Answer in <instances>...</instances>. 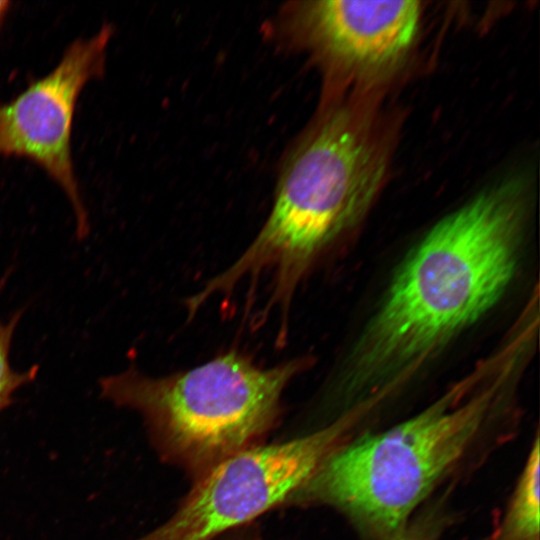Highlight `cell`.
Returning <instances> with one entry per match:
<instances>
[{
  "label": "cell",
  "instance_id": "obj_1",
  "mask_svg": "<svg viewBox=\"0 0 540 540\" xmlns=\"http://www.w3.org/2000/svg\"><path fill=\"white\" fill-rule=\"evenodd\" d=\"M524 218L516 192L498 188L438 222L399 266L352 350L348 389L404 380L492 309L516 272Z\"/></svg>",
  "mask_w": 540,
  "mask_h": 540
},
{
  "label": "cell",
  "instance_id": "obj_2",
  "mask_svg": "<svg viewBox=\"0 0 540 540\" xmlns=\"http://www.w3.org/2000/svg\"><path fill=\"white\" fill-rule=\"evenodd\" d=\"M380 153L338 112L293 154L257 236L227 269L210 279L190 304L228 295L269 276L264 313L276 310L285 327L294 293L316 261L364 216L383 174ZM286 330V327H285Z\"/></svg>",
  "mask_w": 540,
  "mask_h": 540
},
{
  "label": "cell",
  "instance_id": "obj_3",
  "mask_svg": "<svg viewBox=\"0 0 540 540\" xmlns=\"http://www.w3.org/2000/svg\"><path fill=\"white\" fill-rule=\"evenodd\" d=\"M311 361L302 356L265 368L229 350L164 376L129 367L101 378L99 387L102 398L141 414L163 456L201 475L268 431L285 388Z\"/></svg>",
  "mask_w": 540,
  "mask_h": 540
},
{
  "label": "cell",
  "instance_id": "obj_4",
  "mask_svg": "<svg viewBox=\"0 0 540 540\" xmlns=\"http://www.w3.org/2000/svg\"><path fill=\"white\" fill-rule=\"evenodd\" d=\"M478 368L418 415L331 452L289 500H319L383 531L397 529L464 453L486 420L509 362L462 400L488 369Z\"/></svg>",
  "mask_w": 540,
  "mask_h": 540
},
{
  "label": "cell",
  "instance_id": "obj_5",
  "mask_svg": "<svg viewBox=\"0 0 540 540\" xmlns=\"http://www.w3.org/2000/svg\"><path fill=\"white\" fill-rule=\"evenodd\" d=\"M343 424L223 459L199 475L169 520L136 540H213L289 500L332 452Z\"/></svg>",
  "mask_w": 540,
  "mask_h": 540
},
{
  "label": "cell",
  "instance_id": "obj_6",
  "mask_svg": "<svg viewBox=\"0 0 540 540\" xmlns=\"http://www.w3.org/2000/svg\"><path fill=\"white\" fill-rule=\"evenodd\" d=\"M111 34L104 25L92 37L75 40L52 71L0 104V156L26 157L60 185L73 207L78 239L88 235L89 221L73 169L72 124L84 85L103 73Z\"/></svg>",
  "mask_w": 540,
  "mask_h": 540
},
{
  "label": "cell",
  "instance_id": "obj_7",
  "mask_svg": "<svg viewBox=\"0 0 540 540\" xmlns=\"http://www.w3.org/2000/svg\"><path fill=\"white\" fill-rule=\"evenodd\" d=\"M420 3L323 0L303 12L314 40L333 57L365 69L395 63L409 49L420 20Z\"/></svg>",
  "mask_w": 540,
  "mask_h": 540
},
{
  "label": "cell",
  "instance_id": "obj_8",
  "mask_svg": "<svg viewBox=\"0 0 540 540\" xmlns=\"http://www.w3.org/2000/svg\"><path fill=\"white\" fill-rule=\"evenodd\" d=\"M540 456L536 438L508 514L510 534L521 540H534L539 536L540 522Z\"/></svg>",
  "mask_w": 540,
  "mask_h": 540
},
{
  "label": "cell",
  "instance_id": "obj_9",
  "mask_svg": "<svg viewBox=\"0 0 540 540\" xmlns=\"http://www.w3.org/2000/svg\"><path fill=\"white\" fill-rule=\"evenodd\" d=\"M10 273V270L6 271L0 279V293ZM22 314L23 310H19L7 322L0 319V412L12 404L15 391L32 382L39 372L36 364L23 372L14 371L10 365L9 353L13 334Z\"/></svg>",
  "mask_w": 540,
  "mask_h": 540
},
{
  "label": "cell",
  "instance_id": "obj_10",
  "mask_svg": "<svg viewBox=\"0 0 540 540\" xmlns=\"http://www.w3.org/2000/svg\"><path fill=\"white\" fill-rule=\"evenodd\" d=\"M10 4L9 1H0V26L9 10Z\"/></svg>",
  "mask_w": 540,
  "mask_h": 540
},
{
  "label": "cell",
  "instance_id": "obj_11",
  "mask_svg": "<svg viewBox=\"0 0 540 540\" xmlns=\"http://www.w3.org/2000/svg\"><path fill=\"white\" fill-rule=\"evenodd\" d=\"M235 540H254V539H252V538H244V537H242V538H239V539H235Z\"/></svg>",
  "mask_w": 540,
  "mask_h": 540
},
{
  "label": "cell",
  "instance_id": "obj_12",
  "mask_svg": "<svg viewBox=\"0 0 540 540\" xmlns=\"http://www.w3.org/2000/svg\"><path fill=\"white\" fill-rule=\"evenodd\" d=\"M400 540H413V539H400Z\"/></svg>",
  "mask_w": 540,
  "mask_h": 540
}]
</instances>
